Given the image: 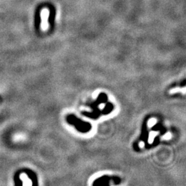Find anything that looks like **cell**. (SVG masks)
I'll use <instances>...</instances> for the list:
<instances>
[{
  "label": "cell",
  "instance_id": "obj_1",
  "mask_svg": "<svg viewBox=\"0 0 186 186\" xmlns=\"http://www.w3.org/2000/svg\"><path fill=\"white\" fill-rule=\"evenodd\" d=\"M50 16V11L47 8H44L41 11L40 17H41V28L43 30H46L49 28L48 18Z\"/></svg>",
  "mask_w": 186,
  "mask_h": 186
}]
</instances>
